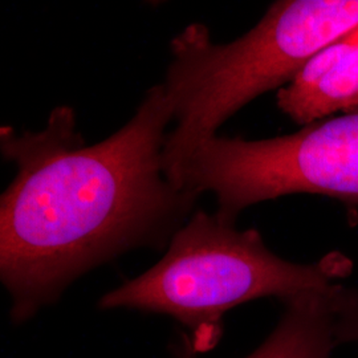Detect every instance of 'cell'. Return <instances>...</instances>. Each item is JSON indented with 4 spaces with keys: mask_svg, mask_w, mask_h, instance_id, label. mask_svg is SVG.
Returning a JSON list of instances; mask_svg holds the SVG:
<instances>
[{
    "mask_svg": "<svg viewBox=\"0 0 358 358\" xmlns=\"http://www.w3.org/2000/svg\"><path fill=\"white\" fill-rule=\"evenodd\" d=\"M171 103L162 84L103 141L87 145L75 110H52L40 131L0 129L16 174L0 196V280L13 324L56 303L92 269L138 248L162 250L199 196L170 183L164 169Z\"/></svg>",
    "mask_w": 358,
    "mask_h": 358,
    "instance_id": "obj_1",
    "label": "cell"
},
{
    "mask_svg": "<svg viewBox=\"0 0 358 358\" xmlns=\"http://www.w3.org/2000/svg\"><path fill=\"white\" fill-rule=\"evenodd\" d=\"M357 26L358 0H278L229 44H215L205 24L185 27L170 41L161 83L176 122L162 152L170 183L176 186L192 150L217 136L230 117L287 87L315 55Z\"/></svg>",
    "mask_w": 358,
    "mask_h": 358,
    "instance_id": "obj_2",
    "label": "cell"
},
{
    "mask_svg": "<svg viewBox=\"0 0 358 358\" xmlns=\"http://www.w3.org/2000/svg\"><path fill=\"white\" fill-rule=\"evenodd\" d=\"M352 272V259L340 251L294 263L273 254L255 229L238 230L217 213L198 210L155 266L103 294L99 308L166 315L192 331L194 350H206L217 344L232 308L325 289Z\"/></svg>",
    "mask_w": 358,
    "mask_h": 358,
    "instance_id": "obj_3",
    "label": "cell"
},
{
    "mask_svg": "<svg viewBox=\"0 0 358 358\" xmlns=\"http://www.w3.org/2000/svg\"><path fill=\"white\" fill-rule=\"evenodd\" d=\"M176 186L217 196V214L236 223L247 207L292 194L358 206V109L267 140L214 136L179 170Z\"/></svg>",
    "mask_w": 358,
    "mask_h": 358,
    "instance_id": "obj_4",
    "label": "cell"
},
{
    "mask_svg": "<svg viewBox=\"0 0 358 358\" xmlns=\"http://www.w3.org/2000/svg\"><path fill=\"white\" fill-rule=\"evenodd\" d=\"M282 115L303 127L358 109V26L334 40L276 93Z\"/></svg>",
    "mask_w": 358,
    "mask_h": 358,
    "instance_id": "obj_5",
    "label": "cell"
},
{
    "mask_svg": "<svg viewBox=\"0 0 358 358\" xmlns=\"http://www.w3.org/2000/svg\"><path fill=\"white\" fill-rule=\"evenodd\" d=\"M356 288L334 282L282 301L280 320L267 340L245 358H332L336 324Z\"/></svg>",
    "mask_w": 358,
    "mask_h": 358,
    "instance_id": "obj_6",
    "label": "cell"
},
{
    "mask_svg": "<svg viewBox=\"0 0 358 358\" xmlns=\"http://www.w3.org/2000/svg\"><path fill=\"white\" fill-rule=\"evenodd\" d=\"M336 340L338 346H358V291L338 316L336 324Z\"/></svg>",
    "mask_w": 358,
    "mask_h": 358,
    "instance_id": "obj_7",
    "label": "cell"
}]
</instances>
